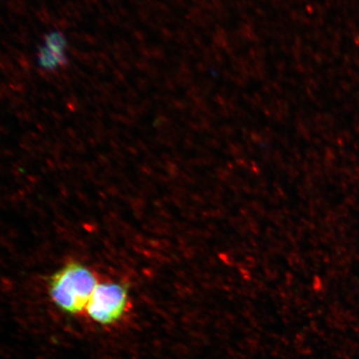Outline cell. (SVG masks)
<instances>
[{"label": "cell", "instance_id": "obj_2", "mask_svg": "<svg viewBox=\"0 0 359 359\" xmlns=\"http://www.w3.org/2000/svg\"><path fill=\"white\" fill-rule=\"evenodd\" d=\"M130 309L128 287L116 282H100L85 309L84 316L101 326L118 325Z\"/></svg>", "mask_w": 359, "mask_h": 359}, {"label": "cell", "instance_id": "obj_1", "mask_svg": "<svg viewBox=\"0 0 359 359\" xmlns=\"http://www.w3.org/2000/svg\"><path fill=\"white\" fill-rule=\"evenodd\" d=\"M98 283L92 269L79 262H69L49 279V294L62 312L72 316H84Z\"/></svg>", "mask_w": 359, "mask_h": 359}]
</instances>
